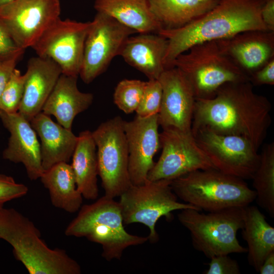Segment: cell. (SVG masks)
I'll return each instance as SVG.
<instances>
[{
  "mask_svg": "<svg viewBox=\"0 0 274 274\" xmlns=\"http://www.w3.org/2000/svg\"><path fill=\"white\" fill-rule=\"evenodd\" d=\"M271 104L256 93L250 81L229 82L208 99L196 98L192 128L240 136L259 149L271 123Z\"/></svg>",
  "mask_w": 274,
  "mask_h": 274,
  "instance_id": "1",
  "label": "cell"
},
{
  "mask_svg": "<svg viewBox=\"0 0 274 274\" xmlns=\"http://www.w3.org/2000/svg\"><path fill=\"white\" fill-rule=\"evenodd\" d=\"M263 2L219 0L212 9L189 24L177 29H161L158 33L168 41L163 60L165 69L172 68L176 57L195 44L248 30H268L260 15Z\"/></svg>",
  "mask_w": 274,
  "mask_h": 274,
  "instance_id": "2",
  "label": "cell"
},
{
  "mask_svg": "<svg viewBox=\"0 0 274 274\" xmlns=\"http://www.w3.org/2000/svg\"><path fill=\"white\" fill-rule=\"evenodd\" d=\"M28 218L0 207V239L11 245L15 258L30 274H80L79 263L62 249H51Z\"/></svg>",
  "mask_w": 274,
  "mask_h": 274,
  "instance_id": "3",
  "label": "cell"
},
{
  "mask_svg": "<svg viewBox=\"0 0 274 274\" xmlns=\"http://www.w3.org/2000/svg\"><path fill=\"white\" fill-rule=\"evenodd\" d=\"M69 223L64 233L68 236L85 237L102 246V256L108 261L120 259L129 246L142 245L148 241L128 233L119 202L104 195L90 204H85Z\"/></svg>",
  "mask_w": 274,
  "mask_h": 274,
  "instance_id": "4",
  "label": "cell"
},
{
  "mask_svg": "<svg viewBox=\"0 0 274 274\" xmlns=\"http://www.w3.org/2000/svg\"><path fill=\"white\" fill-rule=\"evenodd\" d=\"M171 186L178 198L207 212L245 207L256 198L245 180L215 168L188 173L173 180Z\"/></svg>",
  "mask_w": 274,
  "mask_h": 274,
  "instance_id": "5",
  "label": "cell"
},
{
  "mask_svg": "<svg viewBox=\"0 0 274 274\" xmlns=\"http://www.w3.org/2000/svg\"><path fill=\"white\" fill-rule=\"evenodd\" d=\"M244 207L200 213L187 208L180 210L178 219L189 232L192 245L207 258L220 255L247 253L237 233L244 225Z\"/></svg>",
  "mask_w": 274,
  "mask_h": 274,
  "instance_id": "6",
  "label": "cell"
},
{
  "mask_svg": "<svg viewBox=\"0 0 274 274\" xmlns=\"http://www.w3.org/2000/svg\"><path fill=\"white\" fill-rule=\"evenodd\" d=\"M186 54H181L172 63L186 76L196 98L213 97L218 89L229 82L249 81L221 50L217 41L195 44Z\"/></svg>",
  "mask_w": 274,
  "mask_h": 274,
  "instance_id": "7",
  "label": "cell"
},
{
  "mask_svg": "<svg viewBox=\"0 0 274 274\" xmlns=\"http://www.w3.org/2000/svg\"><path fill=\"white\" fill-rule=\"evenodd\" d=\"M172 181L147 180L143 184L132 185L120 196L119 203L123 223L146 225L150 230L148 241L152 243L159 239L155 225L161 217L169 216L174 211L187 208L200 211L191 204L178 201L171 186Z\"/></svg>",
  "mask_w": 274,
  "mask_h": 274,
  "instance_id": "8",
  "label": "cell"
},
{
  "mask_svg": "<svg viewBox=\"0 0 274 274\" xmlns=\"http://www.w3.org/2000/svg\"><path fill=\"white\" fill-rule=\"evenodd\" d=\"M123 122L120 116H115L91 132L105 195L113 198L120 196L132 185L128 172V151Z\"/></svg>",
  "mask_w": 274,
  "mask_h": 274,
  "instance_id": "9",
  "label": "cell"
},
{
  "mask_svg": "<svg viewBox=\"0 0 274 274\" xmlns=\"http://www.w3.org/2000/svg\"><path fill=\"white\" fill-rule=\"evenodd\" d=\"M199 147L215 168L243 180L252 179L260 161V154L247 139L216 133L207 128H191Z\"/></svg>",
  "mask_w": 274,
  "mask_h": 274,
  "instance_id": "10",
  "label": "cell"
},
{
  "mask_svg": "<svg viewBox=\"0 0 274 274\" xmlns=\"http://www.w3.org/2000/svg\"><path fill=\"white\" fill-rule=\"evenodd\" d=\"M91 24L92 21L78 22L59 18L44 31L31 48L38 56L54 61L62 74L78 76L85 39Z\"/></svg>",
  "mask_w": 274,
  "mask_h": 274,
  "instance_id": "11",
  "label": "cell"
},
{
  "mask_svg": "<svg viewBox=\"0 0 274 274\" xmlns=\"http://www.w3.org/2000/svg\"><path fill=\"white\" fill-rule=\"evenodd\" d=\"M162 129L159 133L162 152L149 171L148 180L173 181L197 170L216 169L198 145L192 131Z\"/></svg>",
  "mask_w": 274,
  "mask_h": 274,
  "instance_id": "12",
  "label": "cell"
},
{
  "mask_svg": "<svg viewBox=\"0 0 274 274\" xmlns=\"http://www.w3.org/2000/svg\"><path fill=\"white\" fill-rule=\"evenodd\" d=\"M138 33L112 17L97 12L87 33L79 75L89 84L104 73L119 55L126 40Z\"/></svg>",
  "mask_w": 274,
  "mask_h": 274,
  "instance_id": "13",
  "label": "cell"
},
{
  "mask_svg": "<svg viewBox=\"0 0 274 274\" xmlns=\"http://www.w3.org/2000/svg\"><path fill=\"white\" fill-rule=\"evenodd\" d=\"M60 10L59 0H14L0 6V23L25 50L60 18Z\"/></svg>",
  "mask_w": 274,
  "mask_h": 274,
  "instance_id": "14",
  "label": "cell"
},
{
  "mask_svg": "<svg viewBox=\"0 0 274 274\" xmlns=\"http://www.w3.org/2000/svg\"><path fill=\"white\" fill-rule=\"evenodd\" d=\"M158 80L162 90L159 125L162 129L191 131L196 97L187 78L173 67L165 70Z\"/></svg>",
  "mask_w": 274,
  "mask_h": 274,
  "instance_id": "15",
  "label": "cell"
},
{
  "mask_svg": "<svg viewBox=\"0 0 274 274\" xmlns=\"http://www.w3.org/2000/svg\"><path fill=\"white\" fill-rule=\"evenodd\" d=\"M159 126L158 114L148 117L136 115L131 121L124 120L128 151V172L132 185L145 183L154 165L153 158L160 147Z\"/></svg>",
  "mask_w": 274,
  "mask_h": 274,
  "instance_id": "16",
  "label": "cell"
},
{
  "mask_svg": "<svg viewBox=\"0 0 274 274\" xmlns=\"http://www.w3.org/2000/svg\"><path fill=\"white\" fill-rule=\"evenodd\" d=\"M217 42L221 51L249 78L274 58V31L248 30Z\"/></svg>",
  "mask_w": 274,
  "mask_h": 274,
  "instance_id": "17",
  "label": "cell"
},
{
  "mask_svg": "<svg viewBox=\"0 0 274 274\" xmlns=\"http://www.w3.org/2000/svg\"><path fill=\"white\" fill-rule=\"evenodd\" d=\"M4 126L10 133L8 147L3 153L5 159L21 163L31 180L40 178L44 172L42 164L41 146L36 132L18 112H0Z\"/></svg>",
  "mask_w": 274,
  "mask_h": 274,
  "instance_id": "18",
  "label": "cell"
},
{
  "mask_svg": "<svg viewBox=\"0 0 274 274\" xmlns=\"http://www.w3.org/2000/svg\"><path fill=\"white\" fill-rule=\"evenodd\" d=\"M61 74L60 67L50 59L38 56L30 58L24 74V94L18 112L29 122L41 112Z\"/></svg>",
  "mask_w": 274,
  "mask_h": 274,
  "instance_id": "19",
  "label": "cell"
},
{
  "mask_svg": "<svg viewBox=\"0 0 274 274\" xmlns=\"http://www.w3.org/2000/svg\"><path fill=\"white\" fill-rule=\"evenodd\" d=\"M167 46V40L158 33H139L126 40L119 55L149 80H158L165 70L163 60Z\"/></svg>",
  "mask_w": 274,
  "mask_h": 274,
  "instance_id": "20",
  "label": "cell"
},
{
  "mask_svg": "<svg viewBox=\"0 0 274 274\" xmlns=\"http://www.w3.org/2000/svg\"><path fill=\"white\" fill-rule=\"evenodd\" d=\"M41 140L42 164L44 170L60 162L68 163L78 142L71 129L54 122L49 116L40 112L30 121Z\"/></svg>",
  "mask_w": 274,
  "mask_h": 274,
  "instance_id": "21",
  "label": "cell"
},
{
  "mask_svg": "<svg viewBox=\"0 0 274 274\" xmlns=\"http://www.w3.org/2000/svg\"><path fill=\"white\" fill-rule=\"evenodd\" d=\"M78 76L61 74L44 105L42 112L56 118L58 124L71 129L76 116L92 104L93 95L80 91L77 86Z\"/></svg>",
  "mask_w": 274,
  "mask_h": 274,
  "instance_id": "22",
  "label": "cell"
},
{
  "mask_svg": "<svg viewBox=\"0 0 274 274\" xmlns=\"http://www.w3.org/2000/svg\"><path fill=\"white\" fill-rule=\"evenodd\" d=\"M94 7L139 33H158L162 29L148 0H94Z\"/></svg>",
  "mask_w": 274,
  "mask_h": 274,
  "instance_id": "23",
  "label": "cell"
},
{
  "mask_svg": "<svg viewBox=\"0 0 274 274\" xmlns=\"http://www.w3.org/2000/svg\"><path fill=\"white\" fill-rule=\"evenodd\" d=\"M241 230L247 244L249 263L258 272L265 258L274 251V228L257 207L249 204L244 207Z\"/></svg>",
  "mask_w": 274,
  "mask_h": 274,
  "instance_id": "24",
  "label": "cell"
},
{
  "mask_svg": "<svg viewBox=\"0 0 274 274\" xmlns=\"http://www.w3.org/2000/svg\"><path fill=\"white\" fill-rule=\"evenodd\" d=\"M71 166L77 189L82 196L88 200L96 199L98 195L96 146L89 130L79 133Z\"/></svg>",
  "mask_w": 274,
  "mask_h": 274,
  "instance_id": "25",
  "label": "cell"
},
{
  "mask_svg": "<svg viewBox=\"0 0 274 274\" xmlns=\"http://www.w3.org/2000/svg\"><path fill=\"white\" fill-rule=\"evenodd\" d=\"M40 179L48 190L53 206L70 213L79 210L83 196L77 189L71 165L67 162L57 163L44 171Z\"/></svg>",
  "mask_w": 274,
  "mask_h": 274,
  "instance_id": "26",
  "label": "cell"
},
{
  "mask_svg": "<svg viewBox=\"0 0 274 274\" xmlns=\"http://www.w3.org/2000/svg\"><path fill=\"white\" fill-rule=\"evenodd\" d=\"M161 29L183 27L215 7L219 0H148Z\"/></svg>",
  "mask_w": 274,
  "mask_h": 274,
  "instance_id": "27",
  "label": "cell"
},
{
  "mask_svg": "<svg viewBox=\"0 0 274 274\" xmlns=\"http://www.w3.org/2000/svg\"><path fill=\"white\" fill-rule=\"evenodd\" d=\"M252 179L257 204L274 217V143L263 146Z\"/></svg>",
  "mask_w": 274,
  "mask_h": 274,
  "instance_id": "28",
  "label": "cell"
},
{
  "mask_svg": "<svg viewBox=\"0 0 274 274\" xmlns=\"http://www.w3.org/2000/svg\"><path fill=\"white\" fill-rule=\"evenodd\" d=\"M147 82L124 79L115 87L113 99L117 107L125 114L135 111L143 96Z\"/></svg>",
  "mask_w": 274,
  "mask_h": 274,
  "instance_id": "29",
  "label": "cell"
},
{
  "mask_svg": "<svg viewBox=\"0 0 274 274\" xmlns=\"http://www.w3.org/2000/svg\"><path fill=\"white\" fill-rule=\"evenodd\" d=\"M25 75L15 68L0 96V112L8 114L18 112L23 96Z\"/></svg>",
  "mask_w": 274,
  "mask_h": 274,
  "instance_id": "30",
  "label": "cell"
},
{
  "mask_svg": "<svg viewBox=\"0 0 274 274\" xmlns=\"http://www.w3.org/2000/svg\"><path fill=\"white\" fill-rule=\"evenodd\" d=\"M162 90L157 79L147 81L146 86L140 104L135 110L136 116L148 117L158 114L161 107Z\"/></svg>",
  "mask_w": 274,
  "mask_h": 274,
  "instance_id": "31",
  "label": "cell"
},
{
  "mask_svg": "<svg viewBox=\"0 0 274 274\" xmlns=\"http://www.w3.org/2000/svg\"><path fill=\"white\" fill-rule=\"evenodd\" d=\"M28 190L27 186L16 183L12 177L0 174V207L6 202L25 195Z\"/></svg>",
  "mask_w": 274,
  "mask_h": 274,
  "instance_id": "32",
  "label": "cell"
},
{
  "mask_svg": "<svg viewBox=\"0 0 274 274\" xmlns=\"http://www.w3.org/2000/svg\"><path fill=\"white\" fill-rule=\"evenodd\" d=\"M208 269L204 274H239V266L235 259L230 258L228 255H220L210 258Z\"/></svg>",
  "mask_w": 274,
  "mask_h": 274,
  "instance_id": "33",
  "label": "cell"
},
{
  "mask_svg": "<svg viewBox=\"0 0 274 274\" xmlns=\"http://www.w3.org/2000/svg\"><path fill=\"white\" fill-rule=\"evenodd\" d=\"M24 50L15 43L0 23V60L20 58Z\"/></svg>",
  "mask_w": 274,
  "mask_h": 274,
  "instance_id": "34",
  "label": "cell"
},
{
  "mask_svg": "<svg viewBox=\"0 0 274 274\" xmlns=\"http://www.w3.org/2000/svg\"><path fill=\"white\" fill-rule=\"evenodd\" d=\"M249 81L254 86L274 84V58L249 76Z\"/></svg>",
  "mask_w": 274,
  "mask_h": 274,
  "instance_id": "35",
  "label": "cell"
},
{
  "mask_svg": "<svg viewBox=\"0 0 274 274\" xmlns=\"http://www.w3.org/2000/svg\"><path fill=\"white\" fill-rule=\"evenodd\" d=\"M20 58H14L0 60V96L8 82L11 75L16 68L17 62Z\"/></svg>",
  "mask_w": 274,
  "mask_h": 274,
  "instance_id": "36",
  "label": "cell"
},
{
  "mask_svg": "<svg viewBox=\"0 0 274 274\" xmlns=\"http://www.w3.org/2000/svg\"><path fill=\"white\" fill-rule=\"evenodd\" d=\"M260 15L269 31H274V0H263Z\"/></svg>",
  "mask_w": 274,
  "mask_h": 274,
  "instance_id": "37",
  "label": "cell"
},
{
  "mask_svg": "<svg viewBox=\"0 0 274 274\" xmlns=\"http://www.w3.org/2000/svg\"><path fill=\"white\" fill-rule=\"evenodd\" d=\"M258 272L260 274L274 273V251L270 253L265 258Z\"/></svg>",
  "mask_w": 274,
  "mask_h": 274,
  "instance_id": "38",
  "label": "cell"
},
{
  "mask_svg": "<svg viewBox=\"0 0 274 274\" xmlns=\"http://www.w3.org/2000/svg\"><path fill=\"white\" fill-rule=\"evenodd\" d=\"M14 0H0V6L8 4Z\"/></svg>",
  "mask_w": 274,
  "mask_h": 274,
  "instance_id": "39",
  "label": "cell"
}]
</instances>
